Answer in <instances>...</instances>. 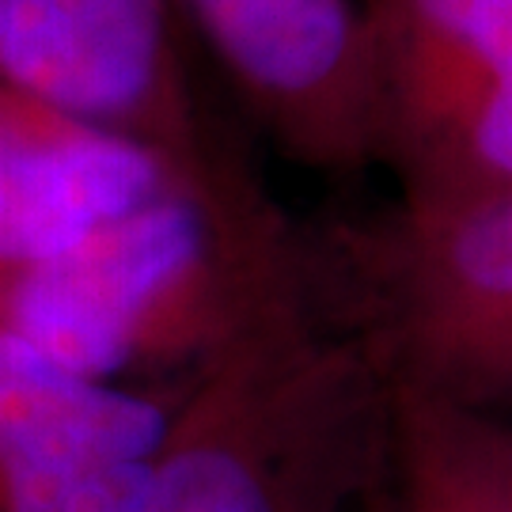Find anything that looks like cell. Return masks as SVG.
<instances>
[{
  "instance_id": "1",
  "label": "cell",
  "mask_w": 512,
  "mask_h": 512,
  "mask_svg": "<svg viewBox=\"0 0 512 512\" xmlns=\"http://www.w3.org/2000/svg\"><path fill=\"white\" fill-rule=\"evenodd\" d=\"M311 285V258L239 183H183L73 251L0 270V323L103 384H186Z\"/></svg>"
},
{
  "instance_id": "2",
  "label": "cell",
  "mask_w": 512,
  "mask_h": 512,
  "mask_svg": "<svg viewBox=\"0 0 512 512\" xmlns=\"http://www.w3.org/2000/svg\"><path fill=\"white\" fill-rule=\"evenodd\" d=\"M391 376L315 281L175 387L137 512H368Z\"/></svg>"
},
{
  "instance_id": "3",
  "label": "cell",
  "mask_w": 512,
  "mask_h": 512,
  "mask_svg": "<svg viewBox=\"0 0 512 512\" xmlns=\"http://www.w3.org/2000/svg\"><path fill=\"white\" fill-rule=\"evenodd\" d=\"M315 293L391 384L494 414L512 403V190L410 198L311 262Z\"/></svg>"
},
{
  "instance_id": "4",
  "label": "cell",
  "mask_w": 512,
  "mask_h": 512,
  "mask_svg": "<svg viewBox=\"0 0 512 512\" xmlns=\"http://www.w3.org/2000/svg\"><path fill=\"white\" fill-rule=\"evenodd\" d=\"M410 198L512 190V0H365Z\"/></svg>"
},
{
  "instance_id": "5",
  "label": "cell",
  "mask_w": 512,
  "mask_h": 512,
  "mask_svg": "<svg viewBox=\"0 0 512 512\" xmlns=\"http://www.w3.org/2000/svg\"><path fill=\"white\" fill-rule=\"evenodd\" d=\"M0 84L129 133L205 183L247 179L209 141L167 0H0Z\"/></svg>"
},
{
  "instance_id": "6",
  "label": "cell",
  "mask_w": 512,
  "mask_h": 512,
  "mask_svg": "<svg viewBox=\"0 0 512 512\" xmlns=\"http://www.w3.org/2000/svg\"><path fill=\"white\" fill-rule=\"evenodd\" d=\"M285 152L319 171L384 156V107L357 0H179Z\"/></svg>"
},
{
  "instance_id": "7",
  "label": "cell",
  "mask_w": 512,
  "mask_h": 512,
  "mask_svg": "<svg viewBox=\"0 0 512 512\" xmlns=\"http://www.w3.org/2000/svg\"><path fill=\"white\" fill-rule=\"evenodd\" d=\"M171 403L80 376L0 323V512H137Z\"/></svg>"
},
{
  "instance_id": "8",
  "label": "cell",
  "mask_w": 512,
  "mask_h": 512,
  "mask_svg": "<svg viewBox=\"0 0 512 512\" xmlns=\"http://www.w3.org/2000/svg\"><path fill=\"white\" fill-rule=\"evenodd\" d=\"M183 183L205 179L129 133L0 84V270L65 255Z\"/></svg>"
},
{
  "instance_id": "9",
  "label": "cell",
  "mask_w": 512,
  "mask_h": 512,
  "mask_svg": "<svg viewBox=\"0 0 512 512\" xmlns=\"http://www.w3.org/2000/svg\"><path fill=\"white\" fill-rule=\"evenodd\" d=\"M384 512H512V429L497 414L391 384Z\"/></svg>"
},
{
  "instance_id": "10",
  "label": "cell",
  "mask_w": 512,
  "mask_h": 512,
  "mask_svg": "<svg viewBox=\"0 0 512 512\" xmlns=\"http://www.w3.org/2000/svg\"><path fill=\"white\" fill-rule=\"evenodd\" d=\"M384 486V482H380ZM368 512H384V505H380V490H376V497H372V505H368Z\"/></svg>"
}]
</instances>
